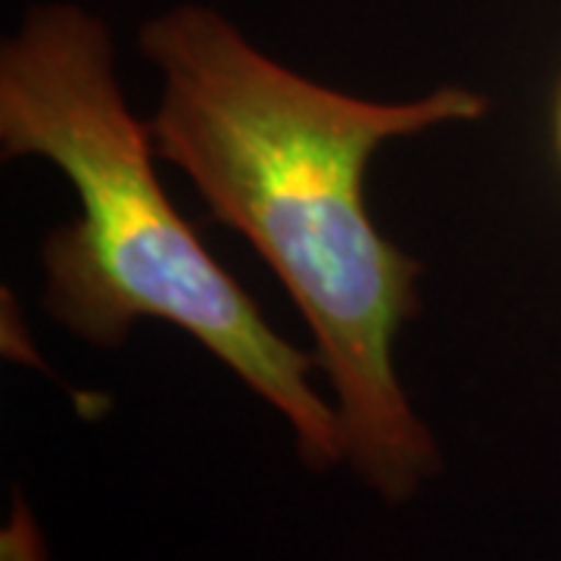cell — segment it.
Instances as JSON below:
<instances>
[{"mask_svg":"<svg viewBox=\"0 0 561 561\" xmlns=\"http://www.w3.org/2000/svg\"><path fill=\"white\" fill-rule=\"evenodd\" d=\"M138 47L162 81L157 153L297 302L337 393L346 465L387 505L412 502L443 468L397 371L421 262L375 225L365 181L387 140L481 119L486 98L453 84L402 103L353 98L272 60L203 3L144 22Z\"/></svg>","mask_w":561,"mask_h":561,"instance_id":"6da1fadb","label":"cell"},{"mask_svg":"<svg viewBox=\"0 0 561 561\" xmlns=\"http://www.w3.org/2000/svg\"><path fill=\"white\" fill-rule=\"evenodd\" d=\"M0 150L54 162L79 194V219L41 247L44 309L66 331L116 350L135 321H169L290 424L306 468L346 465L341 415L309 381L319 359L280 337L165 197L101 16L35 3L3 41Z\"/></svg>","mask_w":561,"mask_h":561,"instance_id":"7a4b0ae2","label":"cell"},{"mask_svg":"<svg viewBox=\"0 0 561 561\" xmlns=\"http://www.w3.org/2000/svg\"><path fill=\"white\" fill-rule=\"evenodd\" d=\"M0 561H50L44 530L20 490L13 493V508L0 530Z\"/></svg>","mask_w":561,"mask_h":561,"instance_id":"3957f363","label":"cell"},{"mask_svg":"<svg viewBox=\"0 0 561 561\" xmlns=\"http://www.w3.org/2000/svg\"><path fill=\"white\" fill-rule=\"evenodd\" d=\"M556 153H559V165H561V88H559V98H556Z\"/></svg>","mask_w":561,"mask_h":561,"instance_id":"277c9868","label":"cell"}]
</instances>
